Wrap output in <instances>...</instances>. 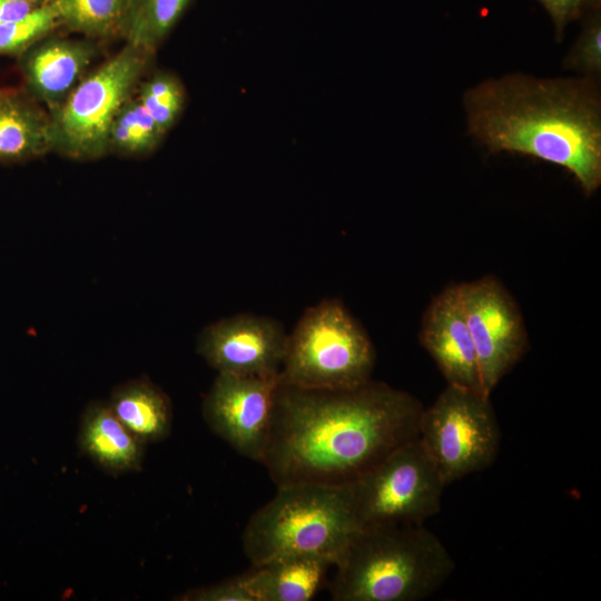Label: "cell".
Wrapping results in <instances>:
<instances>
[{
	"label": "cell",
	"instance_id": "1",
	"mask_svg": "<svg viewBox=\"0 0 601 601\" xmlns=\"http://www.w3.org/2000/svg\"><path fill=\"white\" fill-rule=\"evenodd\" d=\"M422 403L386 383L302 388L279 382L259 460L277 486L348 485L418 437Z\"/></svg>",
	"mask_w": 601,
	"mask_h": 601
},
{
	"label": "cell",
	"instance_id": "2",
	"mask_svg": "<svg viewBox=\"0 0 601 601\" xmlns=\"http://www.w3.org/2000/svg\"><path fill=\"white\" fill-rule=\"evenodd\" d=\"M470 134L491 151L564 167L587 195L601 185V109L587 81L510 75L464 95Z\"/></svg>",
	"mask_w": 601,
	"mask_h": 601
},
{
	"label": "cell",
	"instance_id": "3",
	"mask_svg": "<svg viewBox=\"0 0 601 601\" xmlns=\"http://www.w3.org/2000/svg\"><path fill=\"white\" fill-rule=\"evenodd\" d=\"M331 582L335 601H420L455 569L442 541L423 524L359 529Z\"/></svg>",
	"mask_w": 601,
	"mask_h": 601
},
{
	"label": "cell",
	"instance_id": "4",
	"mask_svg": "<svg viewBox=\"0 0 601 601\" xmlns=\"http://www.w3.org/2000/svg\"><path fill=\"white\" fill-rule=\"evenodd\" d=\"M358 530L349 485H282L247 522L243 548L252 565L290 555L335 565Z\"/></svg>",
	"mask_w": 601,
	"mask_h": 601
},
{
	"label": "cell",
	"instance_id": "5",
	"mask_svg": "<svg viewBox=\"0 0 601 601\" xmlns=\"http://www.w3.org/2000/svg\"><path fill=\"white\" fill-rule=\"evenodd\" d=\"M374 346L336 299L309 307L287 337L279 382L302 388L343 390L371 380Z\"/></svg>",
	"mask_w": 601,
	"mask_h": 601
},
{
	"label": "cell",
	"instance_id": "6",
	"mask_svg": "<svg viewBox=\"0 0 601 601\" xmlns=\"http://www.w3.org/2000/svg\"><path fill=\"white\" fill-rule=\"evenodd\" d=\"M155 53L126 43L115 56L89 71L66 101L50 112L52 151L80 161L107 154L111 124L135 95Z\"/></svg>",
	"mask_w": 601,
	"mask_h": 601
},
{
	"label": "cell",
	"instance_id": "7",
	"mask_svg": "<svg viewBox=\"0 0 601 601\" xmlns=\"http://www.w3.org/2000/svg\"><path fill=\"white\" fill-rule=\"evenodd\" d=\"M418 441L445 485L487 469L501 442L490 395L447 384L433 404L423 408Z\"/></svg>",
	"mask_w": 601,
	"mask_h": 601
},
{
	"label": "cell",
	"instance_id": "8",
	"mask_svg": "<svg viewBox=\"0 0 601 601\" xmlns=\"http://www.w3.org/2000/svg\"><path fill=\"white\" fill-rule=\"evenodd\" d=\"M348 485L359 529L423 524L440 511L446 486L418 437Z\"/></svg>",
	"mask_w": 601,
	"mask_h": 601
},
{
	"label": "cell",
	"instance_id": "9",
	"mask_svg": "<svg viewBox=\"0 0 601 601\" xmlns=\"http://www.w3.org/2000/svg\"><path fill=\"white\" fill-rule=\"evenodd\" d=\"M461 303L477 354L483 390L494 387L520 361L528 346L521 312L494 277L459 284Z\"/></svg>",
	"mask_w": 601,
	"mask_h": 601
},
{
	"label": "cell",
	"instance_id": "10",
	"mask_svg": "<svg viewBox=\"0 0 601 601\" xmlns=\"http://www.w3.org/2000/svg\"><path fill=\"white\" fill-rule=\"evenodd\" d=\"M278 375L218 373L201 406L208 427L237 453L258 463L268 435Z\"/></svg>",
	"mask_w": 601,
	"mask_h": 601
},
{
	"label": "cell",
	"instance_id": "11",
	"mask_svg": "<svg viewBox=\"0 0 601 601\" xmlns=\"http://www.w3.org/2000/svg\"><path fill=\"white\" fill-rule=\"evenodd\" d=\"M288 335L269 317L238 314L207 325L198 354L218 373L247 376L279 374Z\"/></svg>",
	"mask_w": 601,
	"mask_h": 601
},
{
	"label": "cell",
	"instance_id": "12",
	"mask_svg": "<svg viewBox=\"0 0 601 601\" xmlns=\"http://www.w3.org/2000/svg\"><path fill=\"white\" fill-rule=\"evenodd\" d=\"M420 342L449 385L486 394L459 285L449 286L431 302L423 315Z\"/></svg>",
	"mask_w": 601,
	"mask_h": 601
},
{
	"label": "cell",
	"instance_id": "13",
	"mask_svg": "<svg viewBox=\"0 0 601 601\" xmlns=\"http://www.w3.org/2000/svg\"><path fill=\"white\" fill-rule=\"evenodd\" d=\"M99 53L96 40L53 32L18 57L23 88L50 114L66 101Z\"/></svg>",
	"mask_w": 601,
	"mask_h": 601
},
{
	"label": "cell",
	"instance_id": "14",
	"mask_svg": "<svg viewBox=\"0 0 601 601\" xmlns=\"http://www.w3.org/2000/svg\"><path fill=\"white\" fill-rule=\"evenodd\" d=\"M79 451L110 475L141 470L146 444L117 418L107 401L90 402L81 414Z\"/></svg>",
	"mask_w": 601,
	"mask_h": 601
},
{
	"label": "cell",
	"instance_id": "15",
	"mask_svg": "<svg viewBox=\"0 0 601 601\" xmlns=\"http://www.w3.org/2000/svg\"><path fill=\"white\" fill-rule=\"evenodd\" d=\"M49 151V111L24 88H0V165L26 162Z\"/></svg>",
	"mask_w": 601,
	"mask_h": 601
},
{
	"label": "cell",
	"instance_id": "16",
	"mask_svg": "<svg viewBox=\"0 0 601 601\" xmlns=\"http://www.w3.org/2000/svg\"><path fill=\"white\" fill-rule=\"evenodd\" d=\"M332 565L322 556L290 555L252 565L242 578L254 601H308Z\"/></svg>",
	"mask_w": 601,
	"mask_h": 601
},
{
	"label": "cell",
	"instance_id": "17",
	"mask_svg": "<svg viewBox=\"0 0 601 601\" xmlns=\"http://www.w3.org/2000/svg\"><path fill=\"white\" fill-rule=\"evenodd\" d=\"M107 403L127 430L146 445L162 441L170 434V398L147 376L117 385Z\"/></svg>",
	"mask_w": 601,
	"mask_h": 601
},
{
	"label": "cell",
	"instance_id": "18",
	"mask_svg": "<svg viewBox=\"0 0 601 601\" xmlns=\"http://www.w3.org/2000/svg\"><path fill=\"white\" fill-rule=\"evenodd\" d=\"M130 0H48L60 28L92 40L122 38Z\"/></svg>",
	"mask_w": 601,
	"mask_h": 601
},
{
	"label": "cell",
	"instance_id": "19",
	"mask_svg": "<svg viewBox=\"0 0 601 601\" xmlns=\"http://www.w3.org/2000/svg\"><path fill=\"white\" fill-rule=\"evenodd\" d=\"M191 0H130L122 39L155 53Z\"/></svg>",
	"mask_w": 601,
	"mask_h": 601
},
{
	"label": "cell",
	"instance_id": "20",
	"mask_svg": "<svg viewBox=\"0 0 601 601\" xmlns=\"http://www.w3.org/2000/svg\"><path fill=\"white\" fill-rule=\"evenodd\" d=\"M165 135L134 95L111 124L108 135L109 154L124 157L148 156L157 149Z\"/></svg>",
	"mask_w": 601,
	"mask_h": 601
},
{
	"label": "cell",
	"instance_id": "21",
	"mask_svg": "<svg viewBox=\"0 0 601 601\" xmlns=\"http://www.w3.org/2000/svg\"><path fill=\"white\" fill-rule=\"evenodd\" d=\"M135 96L165 134L178 120L186 102L183 83L167 71L141 79Z\"/></svg>",
	"mask_w": 601,
	"mask_h": 601
},
{
	"label": "cell",
	"instance_id": "22",
	"mask_svg": "<svg viewBox=\"0 0 601 601\" xmlns=\"http://www.w3.org/2000/svg\"><path fill=\"white\" fill-rule=\"evenodd\" d=\"M58 29H60L58 17L47 2L22 18L0 24V56L18 58Z\"/></svg>",
	"mask_w": 601,
	"mask_h": 601
},
{
	"label": "cell",
	"instance_id": "23",
	"mask_svg": "<svg viewBox=\"0 0 601 601\" xmlns=\"http://www.w3.org/2000/svg\"><path fill=\"white\" fill-rule=\"evenodd\" d=\"M180 599L187 601H254L242 574L209 587L189 590Z\"/></svg>",
	"mask_w": 601,
	"mask_h": 601
},
{
	"label": "cell",
	"instance_id": "24",
	"mask_svg": "<svg viewBox=\"0 0 601 601\" xmlns=\"http://www.w3.org/2000/svg\"><path fill=\"white\" fill-rule=\"evenodd\" d=\"M569 65L589 71L601 68V24L594 19L569 58Z\"/></svg>",
	"mask_w": 601,
	"mask_h": 601
},
{
	"label": "cell",
	"instance_id": "25",
	"mask_svg": "<svg viewBox=\"0 0 601 601\" xmlns=\"http://www.w3.org/2000/svg\"><path fill=\"white\" fill-rule=\"evenodd\" d=\"M550 13L559 37L565 24L577 17L583 0H539Z\"/></svg>",
	"mask_w": 601,
	"mask_h": 601
},
{
	"label": "cell",
	"instance_id": "26",
	"mask_svg": "<svg viewBox=\"0 0 601 601\" xmlns=\"http://www.w3.org/2000/svg\"><path fill=\"white\" fill-rule=\"evenodd\" d=\"M47 2L48 0H0V24L22 18Z\"/></svg>",
	"mask_w": 601,
	"mask_h": 601
}]
</instances>
